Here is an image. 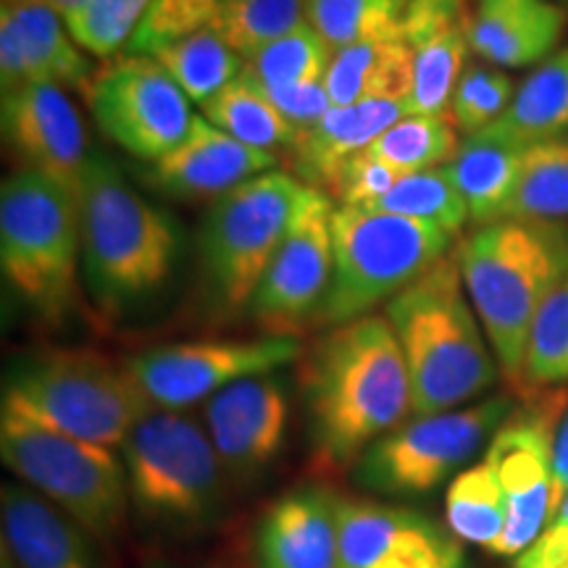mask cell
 <instances>
[{
    "label": "cell",
    "mask_w": 568,
    "mask_h": 568,
    "mask_svg": "<svg viewBox=\"0 0 568 568\" xmlns=\"http://www.w3.org/2000/svg\"><path fill=\"white\" fill-rule=\"evenodd\" d=\"M301 382L311 453L324 471L353 468L414 416L406 358L379 314L326 329L305 355Z\"/></svg>",
    "instance_id": "cell-1"
},
{
    "label": "cell",
    "mask_w": 568,
    "mask_h": 568,
    "mask_svg": "<svg viewBox=\"0 0 568 568\" xmlns=\"http://www.w3.org/2000/svg\"><path fill=\"white\" fill-rule=\"evenodd\" d=\"M80 224L84 293L109 322L138 314L172 280L180 253L174 216L145 201L103 153L90 159Z\"/></svg>",
    "instance_id": "cell-2"
},
{
    "label": "cell",
    "mask_w": 568,
    "mask_h": 568,
    "mask_svg": "<svg viewBox=\"0 0 568 568\" xmlns=\"http://www.w3.org/2000/svg\"><path fill=\"white\" fill-rule=\"evenodd\" d=\"M385 318L406 358L414 416L464 408L500 379L453 253L393 297Z\"/></svg>",
    "instance_id": "cell-3"
},
{
    "label": "cell",
    "mask_w": 568,
    "mask_h": 568,
    "mask_svg": "<svg viewBox=\"0 0 568 568\" xmlns=\"http://www.w3.org/2000/svg\"><path fill=\"white\" fill-rule=\"evenodd\" d=\"M453 255L503 376L521 389L531 322L568 276V224L503 219L477 226Z\"/></svg>",
    "instance_id": "cell-4"
},
{
    "label": "cell",
    "mask_w": 568,
    "mask_h": 568,
    "mask_svg": "<svg viewBox=\"0 0 568 568\" xmlns=\"http://www.w3.org/2000/svg\"><path fill=\"white\" fill-rule=\"evenodd\" d=\"M0 266L27 311L48 326L80 311V201L38 172L19 169L0 190Z\"/></svg>",
    "instance_id": "cell-5"
},
{
    "label": "cell",
    "mask_w": 568,
    "mask_h": 568,
    "mask_svg": "<svg viewBox=\"0 0 568 568\" xmlns=\"http://www.w3.org/2000/svg\"><path fill=\"white\" fill-rule=\"evenodd\" d=\"M130 500L148 527L197 535L219 521L232 479L209 429L187 410L151 408L122 445Z\"/></svg>",
    "instance_id": "cell-6"
},
{
    "label": "cell",
    "mask_w": 568,
    "mask_h": 568,
    "mask_svg": "<svg viewBox=\"0 0 568 568\" xmlns=\"http://www.w3.org/2000/svg\"><path fill=\"white\" fill-rule=\"evenodd\" d=\"M3 400L53 429L111 450L122 447L153 408L124 364L69 347L13 355L3 376Z\"/></svg>",
    "instance_id": "cell-7"
},
{
    "label": "cell",
    "mask_w": 568,
    "mask_h": 568,
    "mask_svg": "<svg viewBox=\"0 0 568 568\" xmlns=\"http://www.w3.org/2000/svg\"><path fill=\"white\" fill-rule=\"evenodd\" d=\"M305 190L293 174L266 172L213 201L197 234V290L213 322L251 308Z\"/></svg>",
    "instance_id": "cell-8"
},
{
    "label": "cell",
    "mask_w": 568,
    "mask_h": 568,
    "mask_svg": "<svg viewBox=\"0 0 568 568\" xmlns=\"http://www.w3.org/2000/svg\"><path fill=\"white\" fill-rule=\"evenodd\" d=\"M453 253V234L418 219L361 209L332 216V280L311 326L335 329L372 316Z\"/></svg>",
    "instance_id": "cell-9"
},
{
    "label": "cell",
    "mask_w": 568,
    "mask_h": 568,
    "mask_svg": "<svg viewBox=\"0 0 568 568\" xmlns=\"http://www.w3.org/2000/svg\"><path fill=\"white\" fill-rule=\"evenodd\" d=\"M0 456L27 487L74 518L92 539H113L126 529L130 485L124 460L111 447L71 437L3 400Z\"/></svg>",
    "instance_id": "cell-10"
},
{
    "label": "cell",
    "mask_w": 568,
    "mask_h": 568,
    "mask_svg": "<svg viewBox=\"0 0 568 568\" xmlns=\"http://www.w3.org/2000/svg\"><path fill=\"white\" fill-rule=\"evenodd\" d=\"M514 408L510 395H493L445 414L410 416L358 458L355 485L385 497L432 493L468 468L481 447H489Z\"/></svg>",
    "instance_id": "cell-11"
},
{
    "label": "cell",
    "mask_w": 568,
    "mask_h": 568,
    "mask_svg": "<svg viewBox=\"0 0 568 568\" xmlns=\"http://www.w3.org/2000/svg\"><path fill=\"white\" fill-rule=\"evenodd\" d=\"M568 410V387L531 393L516 406L489 443L485 460L493 466L508 506L506 535L495 552L521 556L545 535L556 514L558 426Z\"/></svg>",
    "instance_id": "cell-12"
},
{
    "label": "cell",
    "mask_w": 568,
    "mask_h": 568,
    "mask_svg": "<svg viewBox=\"0 0 568 568\" xmlns=\"http://www.w3.org/2000/svg\"><path fill=\"white\" fill-rule=\"evenodd\" d=\"M84 98L105 138L145 163L172 153L195 119L190 98L153 55L105 61Z\"/></svg>",
    "instance_id": "cell-13"
},
{
    "label": "cell",
    "mask_w": 568,
    "mask_h": 568,
    "mask_svg": "<svg viewBox=\"0 0 568 568\" xmlns=\"http://www.w3.org/2000/svg\"><path fill=\"white\" fill-rule=\"evenodd\" d=\"M301 355L303 345L295 337L193 339L148 347L124 366L153 408L187 410L247 376L282 372Z\"/></svg>",
    "instance_id": "cell-14"
},
{
    "label": "cell",
    "mask_w": 568,
    "mask_h": 568,
    "mask_svg": "<svg viewBox=\"0 0 568 568\" xmlns=\"http://www.w3.org/2000/svg\"><path fill=\"white\" fill-rule=\"evenodd\" d=\"M332 216L335 205L322 190H305L280 251L255 290L251 314L268 335L293 337L311 326L332 280Z\"/></svg>",
    "instance_id": "cell-15"
},
{
    "label": "cell",
    "mask_w": 568,
    "mask_h": 568,
    "mask_svg": "<svg viewBox=\"0 0 568 568\" xmlns=\"http://www.w3.org/2000/svg\"><path fill=\"white\" fill-rule=\"evenodd\" d=\"M343 568H468L460 539L422 510L337 497Z\"/></svg>",
    "instance_id": "cell-16"
},
{
    "label": "cell",
    "mask_w": 568,
    "mask_h": 568,
    "mask_svg": "<svg viewBox=\"0 0 568 568\" xmlns=\"http://www.w3.org/2000/svg\"><path fill=\"white\" fill-rule=\"evenodd\" d=\"M203 424L230 474L243 487L280 458L290 424V385L280 372L247 376L203 406Z\"/></svg>",
    "instance_id": "cell-17"
},
{
    "label": "cell",
    "mask_w": 568,
    "mask_h": 568,
    "mask_svg": "<svg viewBox=\"0 0 568 568\" xmlns=\"http://www.w3.org/2000/svg\"><path fill=\"white\" fill-rule=\"evenodd\" d=\"M3 140L21 169L38 172L67 187L80 201L90 166L88 130L67 98V90L30 82L3 92Z\"/></svg>",
    "instance_id": "cell-18"
},
{
    "label": "cell",
    "mask_w": 568,
    "mask_h": 568,
    "mask_svg": "<svg viewBox=\"0 0 568 568\" xmlns=\"http://www.w3.org/2000/svg\"><path fill=\"white\" fill-rule=\"evenodd\" d=\"M276 153L258 151L195 116L184 140L163 159L148 163L153 190L182 201H219L253 176L274 172Z\"/></svg>",
    "instance_id": "cell-19"
},
{
    "label": "cell",
    "mask_w": 568,
    "mask_h": 568,
    "mask_svg": "<svg viewBox=\"0 0 568 568\" xmlns=\"http://www.w3.org/2000/svg\"><path fill=\"white\" fill-rule=\"evenodd\" d=\"M468 13L458 0H410L400 34L414 51L410 105L418 116H443L466 71Z\"/></svg>",
    "instance_id": "cell-20"
},
{
    "label": "cell",
    "mask_w": 568,
    "mask_h": 568,
    "mask_svg": "<svg viewBox=\"0 0 568 568\" xmlns=\"http://www.w3.org/2000/svg\"><path fill=\"white\" fill-rule=\"evenodd\" d=\"M337 497L326 487H297L282 495L255 527V568H343Z\"/></svg>",
    "instance_id": "cell-21"
},
{
    "label": "cell",
    "mask_w": 568,
    "mask_h": 568,
    "mask_svg": "<svg viewBox=\"0 0 568 568\" xmlns=\"http://www.w3.org/2000/svg\"><path fill=\"white\" fill-rule=\"evenodd\" d=\"M0 542L3 568H98L95 539L27 485H3Z\"/></svg>",
    "instance_id": "cell-22"
},
{
    "label": "cell",
    "mask_w": 568,
    "mask_h": 568,
    "mask_svg": "<svg viewBox=\"0 0 568 568\" xmlns=\"http://www.w3.org/2000/svg\"><path fill=\"white\" fill-rule=\"evenodd\" d=\"M568 13L556 0H477L468 45L497 69L537 67L558 51Z\"/></svg>",
    "instance_id": "cell-23"
},
{
    "label": "cell",
    "mask_w": 568,
    "mask_h": 568,
    "mask_svg": "<svg viewBox=\"0 0 568 568\" xmlns=\"http://www.w3.org/2000/svg\"><path fill=\"white\" fill-rule=\"evenodd\" d=\"M410 113V98L335 105L322 122L297 134L295 145L290 148V172L308 187L326 193L353 155L364 153L382 132Z\"/></svg>",
    "instance_id": "cell-24"
},
{
    "label": "cell",
    "mask_w": 568,
    "mask_h": 568,
    "mask_svg": "<svg viewBox=\"0 0 568 568\" xmlns=\"http://www.w3.org/2000/svg\"><path fill=\"white\" fill-rule=\"evenodd\" d=\"M527 148L529 145H521L489 126L477 134H468L460 142L456 159L447 163V174L464 195L468 216L477 226L503 219L508 197L514 195L518 174H521Z\"/></svg>",
    "instance_id": "cell-25"
},
{
    "label": "cell",
    "mask_w": 568,
    "mask_h": 568,
    "mask_svg": "<svg viewBox=\"0 0 568 568\" xmlns=\"http://www.w3.org/2000/svg\"><path fill=\"white\" fill-rule=\"evenodd\" d=\"M19 34L21 55H24L27 80L48 82L61 90L88 92L95 69L88 55L71 38L61 13H55L45 0L27 3H6L3 11Z\"/></svg>",
    "instance_id": "cell-26"
},
{
    "label": "cell",
    "mask_w": 568,
    "mask_h": 568,
    "mask_svg": "<svg viewBox=\"0 0 568 568\" xmlns=\"http://www.w3.org/2000/svg\"><path fill=\"white\" fill-rule=\"evenodd\" d=\"M324 88L335 105L403 101L414 90V51L403 38L343 48L332 55Z\"/></svg>",
    "instance_id": "cell-27"
},
{
    "label": "cell",
    "mask_w": 568,
    "mask_h": 568,
    "mask_svg": "<svg viewBox=\"0 0 568 568\" xmlns=\"http://www.w3.org/2000/svg\"><path fill=\"white\" fill-rule=\"evenodd\" d=\"M489 130L521 145L566 138L568 134V48L537 63L518 84L514 103Z\"/></svg>",
    "instance_id": "cell-28"
},
{
    "label": "cell",
    "mask_w": 568,
    "mask_h": 568,
    "mask_svg": "<svg viewBox=\"0 0 568 568\" xmlns=\"http://www.w3.org/2000/svg\"><path fill=\"white\" fill-rule=\"evenodd\" d=\"M201 109L213 126L258 148V151L274 153L276 148L290 151L301 134L274 109L264 90L247 80L245 74H240L224 90H219Z\"/></svg>",
    "instance_id": "cell-29"
},
{
    "label": "cell",
    "mask_w": 568,
    "mask_h": 568,
    "mask_svg": "<svg viewBox=\"0 0 568 568\" xmlns=\"http://www.w3.org/2000/svg\"><path fill=\"white\" fill-rule=\"evenodd\" d=\"M447 529L460 542L479 545V548L497 550L508 524V506L497 481L493 466L487 460L464 468L450 481L445 495Z\"/></svg>",
    "instance_id": "cell-30"
},
{
    "label": "cell",
    "mask_w": 568,
    "mask_h": 568,
    "mask_svg": "<svg viewBox=\"0 0 568 568\" xmlns=\"http://www.w3.org/2000/svg\"><path fill=\"white\" fill-rule=\"evenodd\" d=\"M503 219L568 224V138L527 148Z\"/></svg>",
    "instance_id": "cell-31"
},
{
    "label": "cell",
    "mask_w": 568,
    "mask_h": 568,
    "mask_svg": "<svg viewBox=\"0 0 568 568\" xmlns=\"http://www.w3.org/2000/svg\"><path fill=\"white\" fill-rule=\"evenodd\" d=\"M153 59L161 61V67L174 77L190 101L201 105L237 80L245 67V61L211 27L163 48Z\"/></svg>",
    "instance_id": "cell-32"
},
{
    "label": "cell",
    "mask_w": 568,
    "mask_h": 568,
    "mask_svg": "<svg viewBox=\"0 0 568 568\" xmlns=\"http://www.w3.org/2000/svg\"><path fill=\"white\" fill-rule=\"evenodd\" d=\"M460 148L458 130L443 116H410L382 132L366 153L400 174H418L439 169L456 159Z\"/></svg>",
    "instance_id": "cell-33"
},
{
    "label": "cell",
    "mask_w": 568,
    "mask_h": 568,
    "mask_svg": "<svg viewBox=\"0 0 568 568\" xmlns=\"http://www.w3.org/2000/svg\"><path fill=\"white\" fill-rule=\"evenodd\" d=\"M410 0H308V21L332 51L361 42L403 38L400 24Z\"/></svg>",
    "instance_id": "cell-34"
},
{
    "label": "cell",
    "mask_w": 568,
    "mask_h": 568,
    "mask_svg": "<svg viewBox=\"0 0 568 568\" xmlns=\"http://www.w3.org/2000/svg\"><path fill=\"white\" fill-rule=\"evenodd\" d=\"M305 17L308 0H224L209 27L247 61L268 42L305 24Z\"/></svg>",
    "instance_id": "cell-35"
},
{
    "label": "cell",
    "mask_w": 568,
    "mask_h": 568,
    "mask_svg": "<svg viewBox=\"0 0 568 568\" xmlns=\"http://www.w3.org/2000/svg\"><path fill=\"white\" fill-rule=\"evenodd\" d=\"M329 45L322 40L314 27H295L284 38L268 42L258 53L245 61L243 74L261 90L272 88H295V84H316L324 82L326 69L332 63Z\"/></svg>",
    "instance_id": "cell-36"
},
{
    "label": "cell",
    "mask_w": 568,
    "mask_h": 568,
    "mask_svg": "<svg viewBox=\"0 0 568 568\" xmlns=\"http://www.w3.org/2000/svg\"><path fill=\"white\" fill-rule=\"evenodd\" d=\"M364 211V209H361ZM376 213H393V216L418 219L443 226L447 234L464 232L471 222L464 195L458 193L456 182L447 174V166L429 169V172L406 174L385 197H379L372 209Z\"/></svg>",
    "instance_id": "cell-37"
},
{
    "label": "cell",
    "mask_w": 568,
    "mask_h": 568,
    "mask_svg": "<svg viewBox=\"0 0 568 568\" xmlns=\"http://www.w3.org/2000/svg\"><path fill=\"white\" fill-rule=\"evenodd\" d=\"M568 385V276L558 284L531 322L521 389Z\"/></svg>",
    "instance_id": "cell-38"
},
{
    "label": "cell",
    "mask_w": 568,
    "mask_h": 568,
    "mask_svg": "<svg viewBox=\"0 0 568 568\" xmlns=\"http://www.w3.org/2000/svg\"><path fill=\"white\" fill-rule=\"evenodd\" d=\"M153 0H88L63 17V24L82 51L101 59L124 53Z\"/></svg>",
    "instance_id": "cell-39"
},
{
    "label": "cell",
    "mask_w": 568,
    "mask_h": 568,
    "mask_svg": "<svg viewBox=\"0 0 568 568\" xmlns=\"http://www.w3.org/2000/svg\"><path fill=\"white\" fill-rule=\"evenodd\" d=\"M516 90L514 77L508 71L489 67V63H471L453 92L447 122L466 138L487 130L510 109Z\"/></svg>",
    "instance_id": "cell-40"
},
{
    "label": "cell",
    "mask_w": 568,
    "mask_h": 568,
    "mask_svg": "<svg viewBox=\"0 0 568 568\" xmlns=\"http://www.w3.org/2000/svg\"><path fill=\"white\" fill-rule=\"evenodd\" d=\"M219 0H153L124 53L155 55L187 34L209 27L219 11Z\"/></svg>",
    "instance_id": "cell-41"
},
{
    "label": "cell",
    "mask_w": 568,
    "mask_h": 568,
    "mask_svg": "<svg viewBox=\"0 0 568 568\" xmlns=\"http://www.w3.org/2000/svg\"><path fill=\"white\" fill-rule=\"evenodd\" d=\"M403 176L406 174L395 172V169L385 166V163L372 159V155L364 151L353 155V159L339 169L335 182H332V187L326 190V193H329L332 201L339 203V209L368 211L379 197H385Z\"/></svg>",
    "instance_id": "cell-42"
},
{
    "label": "cell",
    "mask_w": 568,
    "mask_h": 568,
    "mask_svg": "<svg viewBox=\"0 0 568 568\" xmlns=\"http://www.w3.org/2000/svg\"><path fill=\"white\" fill-rule=\"evenodd\" d=\"M264 95L297 132L311 130V126L322 122L326 113L335 109L324 82L295 84V88H272L264 90Z\"/></svg>",
    "instance_id": "cell-43"
},
{
    "label": "cell",
    "mask_w": 568,
    "mask_h": 568,
    "mask_svg": "<svg viewBox=\"0 0 568 568\" xmlns=\"http://www.w3.org/2000/svg\"><path fill=\"white\" fill-rule=\"evenodd\" d=\"M529 550L542 568H568V529H548Z\"/></svg>",
    "instance_id": "cell-44"
},
{
    "label": "cell",
    "mask_w": 568,
    "mask_h": 568,
    "mask_svg": "<svg viewBox=\"0 0 568 568\" xmlns=\"http://www.w3.org/2000/svg\"><path fill=\"white\" fill-rule=\"evenodd\" d=\"M552 471H556V508L560 497L568 493V410L556 435V453H552Z\"/></svg>",
    "instance_id": "cell-45"
},
{
    "label": "cell",
    "mask_w": 568,
    "mask_h": 568,
    "mask_svg": "<svg viewBox=\"0 0 568 568\" xmlns=\"http://www.w3.org/2000/svg\"><path fill=\"white\" fill-rule=\"evenodd\" d=\"M548 529H568V493L560 497L556 514H552V521Z\"/></svg>",
    "instance_id": "cell-46"
},
{
    "label": "cell",
    "mask_w": 568,
    "mask_h": 568,
    "mask_svg": "<svg viewBox=\"0 0 568 568\" xmlns=\"http://www.w3.org/2000/svg\"><path fill=\"white\" fill-rule=\"evenodd\" d=\"M45 3L51 6V9H53L55 13H61V17H67V13L77 11V9H80V6L88 3V0H45Z\"/></svg>",
    "instance_id": "cell-47"
},
{
    "label": "cell",
    "mask_w": 568,
    "mask_h": 568,
    "mask_svg": "<svg viewBox=\"0 0 568 568\" xmlns=\"http://www.w3.org/2000/svg\"><path fill=\"white\" fill-rule=\"evenodd\" d=\"M514 568H542L537 564V558L531 556V550H527V552H521V556L516 558V566Z\"/></svg>",
    "instance_id": "cell-48"
},
{
    "label": "cell",
    "mask_w": 568,
    "mask_h": 568,
    "mask_svg": "<svg viewBox=\"0 0 568 568\" xmlns=\"http://www.w3.org/2000/svg\"><path fill=\"white\" fill-rule=\"evenodd\" d=\"M6 3H27V0H6Z\"/></svg>",
    "instance_id": "cell-49"
},
{
    "label": "cell",
    "mask_w": 568,
    "mask_h": 568,
    "mask_svg": "<svg viewBox=\"0 0 568 568\" xmlns=\"http://www.w3.org/2000/svg\"><path fill=\"white\" fill-rule=\"evenodd\" d=\"M556 3H566L568 6V0H556Z\"/></svg>",
    "instance_id": "cell-50"
},
{
    "label": "cell",
    "mask_w": 568,
    "mask_h": 568,
    "mask_svg": "<svg viewBox=\"0 0 568 568\" xmlns=\"http://www.w3.org/2000/svg\"><path fill=\"white\" fill-rule=\"evenodd\" d=\"M153 568H169V566H153Z\"/></svg>",
    "instance_id": "cell-51"
},
{
    "label": "cell",
    "mask_w": 568,
    "mask_h": 568,
    "mask_svg": "<svg viewBox=\"0 0 568 568\" xmlns=\"http://www.w3.org/2000/svg\"><path fill=\"white\" fill-rule=\"evenodd\" d=\"M219 3H224V0H219Z\"/></svg>",
    "instance_id": "cell-52"
},
{
    "label": "cell",
    "mask_w": 568,
    "mask_h": 568,
    "mask_svg": "<svg viewBox=\"0 0 568 568\" xmlns=\"http://www.w3.org/2000/svg\"><path fill=\"white\" fill-rule=\"evenodd\" d=\"M566 138H568V134H566Z\"/></svg>",
    "instance_id": "cell-53"
}]
</instances>
